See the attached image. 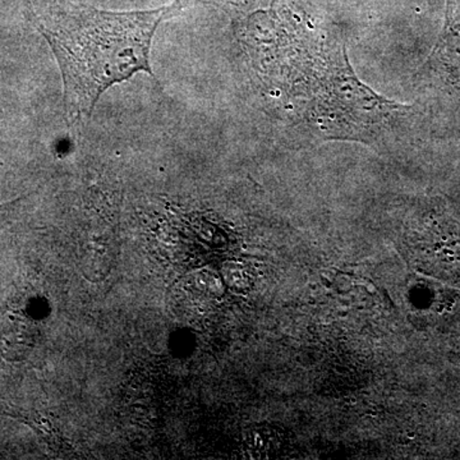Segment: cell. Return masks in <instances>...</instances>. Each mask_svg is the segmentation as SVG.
Instances as JSON below:
<instances>
[{"instance_id":"cell-1","label":"cell","mask_w":460,"mask_h":460,"mask_svg":"<svg viewBox=\"0 0 460 460\" xmlns=\"http://www.w3.org/2000/svg\"><path fill=\"white\" fill-rule=\"evenodd\" d=\"M181 0L148 11L111 12L75 0H54L36 16L63 80L69 123L93 114L100 96L138 72L153 75L150 53L157 27L181 13Z\"/></svg>"},{"instance_id":"cell-2","label":"cell","mask_w":460,"mask_h":460,"mask_svg":"<svg viewBox=\"0 0 460 460\" xmlns=\"http://www.w3.org/2000/svg\"><path fill=\"white\" fill-rule=\"evenodd\" d=\"M405 109L361 83L341 48L317 81L313 119L326 140L371 144Z\"/></svg>"},{"instance_id":"cell-3","label":"cell","mask_w":460,"mask_h":460,"mask_svg":"<svg viewBox=\"0 0 460 460\" xmlns=\"http://www.w3.org/2000/svg\"><path fill=\"white\" fill-rule=\"evenodd\" d=\"M426 65L445 83L460 86V0H447L444 27Z\"/></svg>"},{"instance_id":"cell-4","label":"cell","mask_w":460,"mask_h":460,"mask_svg":"<svg viewBox=\"0 0 460 460\" xmlns=\"http://www.w3.org/2000/svg\"><path fill=\"white\" fill-rule=\"evenodd\" d=\"M284 436L279 429L262 426L251 429L246 436L248 452L256 456H269L283 447Z\"/></svg>"}]
</instances>
